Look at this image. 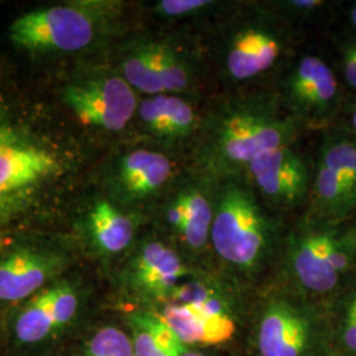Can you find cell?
Listing matches in <instances>:
<instances>
[{"instance_id": "cell-1", "label": "cell", "mask_w": 356, "mask_h": 356, "mask_svg": "<svg viewBox=\"0 0 356 356\" xmlns=\"http://www.w3.org/2000/svg\"><path fill=\"white\" fill-rule=\"evenodd\" d=\"M302 128L276 90L222 98L204 110L189 170L214 182L243 176L261 153L294 144Z\"/></svg>"}, {"instance_id": "cell-2", "label": "cell", "mask_w": 356, "mask_h": 356, "mask_svg": "<svg viewBox=\"0 0 356 356\" xmlns=\"http://www.w3.org/2000/svg\"><path fill=\"white\" fill-rule=\"evenodd\" d=\"M281 229L247 175L216 182L210 251L226 277L252 282L282 245Z\"/></svg>"}, {"instance_id": "cell-3", "label": "cell", "mask_w": 356, "mask_h": 356, "mask_svg": "<svg viewBox=\"0 0 356 356\" xmlns=\"http://www.w3.org/2000/svg\"><path fill=\"white\" fill-rule=\"evenodd\" d=\"M216 64L232 85H245L275 70L292 51L294 23L270 3H236L219 19Z\"/></svg>"}, {"instance_id": "cell-4", "label": "cell", "mask_w": 356, "mask_h": 356, "mask_svg": "<svg viewBox=\"0 0 356 356\" xmlns=\"http://www.w3.org/2000/svg\"><path fill=\"white\" fill-rule=\"evenodd\" d=\"M153 309L189 348L229 343L238 331L239 304L234 281L206 269H195L165 304Z\"/></svg>"}, {"instance_id": "cell-5", "label": "cell", "mask_w": 356, "mask_h": 356, "mask_svg": "<svg viewBox=\"0 0 356 356\" xmlns=\"http://www.w3.org/2000/svg\"><path fill=\"white\" fill-rule=\"evenodd\" d=\"M329 222L307 216L282 241L286 284L305 296L332 292L355 259V234Z\"/></svg>"}, {"instance_id": "cell-6", "label": "cell", "mask_w": 356, "mask_h": 356, "mask_svg": "<svg viewBox=\"0 0 356 356\" xmlns=\"http://www.w3.org/2000/svg\"><path fill=\"white\" fill-rule=\"evenodd\" d=\"M58 175H63L58 152L0 111V227L22 216Z\"/></svg>"}, {"instance_id": "cell-7", "label": "cell", "mask_w": 356, "mask_h": 356, "mask_svg": "<svg viewBox=\"0 0 356 356\" xmlns=\"http://www.w3.org/2000/svg\"><path fill=\"white\" fill-rule=\"evenodd\" d=\"M250 334L252 356L318 355V318L305 294L289 284L260 300Z\"/></svg>"}, {"instance_id": "cell-8", "label": "cell", "mask_w": 356, "mask_h": 356, "mask_svg": "<svg viewBox=\"0 0 356 356\" xmlns=\"http://www.w3.org/2000/svg\"><path fill=\"white\" fill-rule=\"evenodd\" d=\"M120 76L147 97L175 94L201 98L200 58L191 47L168 40L143 38L129 44L120 60Z\"/></svg>"}, {"instance_id": "cell-9", "label": "cell", "mask_w": 356, "mask_h": 356, "mask_svg": "<svg viewBox=\"0 0 356 356\" xmlns=\"http://www.w3.org/2000/svg\"><path fill=\"white\" fill-rule=\"evenodd\" d=\"M111 7L89 11L57 6L16 19L10 38L17 47L35 51H76L88 48L107 23Z\"/></svg>"}, {"instance_id": "cell-10", "label": "cell", "mask_w": 356, "mask_h": 356, "mask_svg": "<svg viewBox=\"0 0 356 356\" xmlns=\"http://www.w3.org/2000/svg\"><path fill=\"white\" fill-rule=\"evenodd\" d=\"M195 269L176 245L161 239H148L131 254L123 270V285L139 307L153 309L165 304Z\"/></svg>"}, {"instance_id": "cell-11", "label": "cell", "mask_w": 356, "mask_h": 356, "mask_svg": "<svg viewBox=\"0 0 356 356\" xmlns=\"http://www.w3.org/2000/svg\"><path fill=\"white\" fill-rule=\"evenodd\" d=\"M286 111L302 126H318L330 118L339 99L332 69L319 56L294 60L276 90Z\"/></svg>"}, {"instance_id": "cell-12", "label": "cell", "mask_w": 356, "mask_h": 356, "mask_svg": "<svg viewBox=\"0 0 356 356\" xmlns=\"http://www.w3.org/2000/svg\"><path fill=\"white\" fill-rule=\"evenodd\" d=\"M245 175L268 210L289 211L310 197L313 176L293 144L261 153Z\"/></svg>"}, {"instance_id": "cell-13", "label": "cell", "mask_w": 356, "mask_h": 356, "mask_svg": "<svg viewBox=\"0 0 356 356\" xmlns=\"http://www.w3.org/2000/svg\"><path fill=\"white\" fill-rule=\"evenodd\" d=\"M64 99L86 126L119 132L135 119L139 107L136 91L120 74H106L65 90Z\"/></svg>"}, {"instance_id": "cell-14", "label": "cell", "mask_w": 356, "mask_h": 356, "mask_svg": "<svg viewBox=\"0 0 356 356\" xmlns=\"http://www.w3.org/2000/svg\"><path fill=\"white\" fill-rule=\"evenodd\" d=\"M66 264L67 256L60 250L38 244L13 245L0 254V301L13 304L33 297Z\"/></svg>"}, {"instance_id": "cell-15", "label": "cell", "mask_w": 356, "mask_h": 356, "mask_svg": "<svg viewBox=\"0 0 356 356\" xmlns=\"http://www.w3.org/2000/svg\"><path fill=\"white\" fill-rule=\"evenodd\" d=\"M200 98L160 94L139 102L136 118L144 132L166 149L193 151L204 118Z\"/></svg>"}, {"instance_id": "cell-16", "label": "cell", "mask_w": 356, "mask_h": 356, "mask_svg": "<svg viewBox=\"0 0 356 356\" xmlns=\"http://www.w3.org/2000/svg\"><path fill=\"white\" fill-rule=\"evenodd\" d=\"M176 178L173 159L164 151L134 149L123 154L115 169L114 188L122 202L149 200L172 186Z\"/></svg>"}, {"instance_id": "cell-17", "label": "cell", "mask_w": 356, "mask_h": 356, "mask_svg": "<svg viewBox=\"0 0 356 356\" xmlns=\"http://www.w3.org/2000/svg\"><path fill=\"white\" fill-rule=\"evenodd\" d=\"M185 193V226L179 236L184 254L202 256L210 250V232L216 213V182L189 170L182 179Z\"/></svg>"}, {"instance_id": "cell-18", "label": "cell", "mask_w": 356, "mask_h": 356, "mask_svg": "<svg viewBox=\"0 0 356 356\" xmlns=\"http://www.w3.org/2000/svg\"><path fill=\"white\" fill-rule=\"evenodd\" d=\"M88 227L94 248L106 257L124 252L136 234V223L132 216L110 200L95 202L90 211Z\"/></svg>"}, {"instance_id": "cell-19", "label": "cell", "mask_w": 356, "mask_h": 356, "mask_svg": "<svg viewBox=\"0 0 356 356\" xmlns=\"http://www.w3.org/2000/svg\"><path fill=\"white\" fill-rule=\"evenodd\" d=\"M126 323L135 356H181L189 348L154 309L138 307L128 312Z\"/></svg>"}, {"instance_id": "cell-20", "label": "cell", "mask_w": 356, "mask_h": 356, "mask_svg": "<svg viewBox=\"0 0 356 356\" xmlns=\"http://www.w3.org/2000/svg\"><path fill=\"white\" fill-rule=\"evenodd\" d=\"M53 296L54 285L47 286L20 309L13 322V337L19 346L36 347L63 332L53 312Z\"/></svg>"}, {"instance_id": "cell-21", "label": "cell", "mask_w": 356, "mask_h": 356, "mask_svg": "<svg viewBox=\"0 0 356 356\" xmlns=\"http://www.w3.org/2000/svg\"><path fill=\"white\" fill-rule=\"evenodd\" d=\"M235 4L216 0H161L154 4L153 11L168 22L195 26L207 23L214 16L223 17Z\"/></svg>"}, {"instance_id": "cell-22", "label": "cell", "mask_w": 356, "mask_h": 356, "mask_svg": "<svg viewBox=\"0 0 356 356\" xmlns=\"http://www.w3.org/2000/svg\"><path fill=\"white\" fill-rule=\"evenodd\" d=\"M76 356H135V353L127 330L104 325L90 332L79 344Z\"/></svg>"}, {"instance_id": "cell-23", "label": "cell", "mask_w": 356, "mask_h": 356, "mask_svg": "<svg viewBox=\"0 0 356 356\" xmlns=\"http://www.w3.org/2000/svg\"><path fill=\"white\" fill-rule=\"evenodd\" d=\"M319 159L339 170L356 198V141L346 136H327L319 149Z\"/></svg>"}, {"instance_id": "cell-24", "label": "cell", "mask_w": 356, "mask_h": 356, "mask_svg": "<svg viewBox=\"0 0 356 356\" xmlns=\"http://www.w3.org/2000/svg\"><path fill=\"white\" fill-rule=\"evenodd\" d=\"M185 216H186V207H185V193L182 188V181L178 185L177 189L173 193L172 198L166 204L164 210V219L168 229H170L173 238L179 241L182 229L185 226Z\"/></svg>"}, {"instance_id": "cell-25", "label": "cell", "mask_w": 356, "mask_h": 356, "mask_svg": "<svg viewBox=\"0 0 356 356\" xmlns=\"http://www.w3.org/2000/svg\"><path fill=\"white\" fill-rule=\"evenodd\" d=\"M339 332L346 350L356 355V291L346 302Z\"/></svg>"}, {"instance_id": "cell-26", "label": "cell", "mask_w": 356, "mask_h": 356, "mask_svg": "<svg viewBox=\"0 0 356 356\" xmlns=\"http://www.w3.org/2000/svg\"><path fill=\"white\" fill-rule=\"evenodd\" d=\"M343 73L347 83L356 90V41L348 42L343 49Z\"/></svg>"}, {"instance_id": "cell-27", "label": "cell", "mask_w": 356, "mask_h": 356, "mask_svg": "<svg viewBox=\"0 0 356 356\" xmlns=\"http://www.w3.org/2000/svg\"><path fill=\"white\" fill-rule=\"evenodd\" d=\"M181 356H214V354L206 351L204 348H188L186 353Z\"/></svg>"}, {"instance_id": "cell-28", "label": "cell", "mask_w": 356, "mask_h": 356, "mask_svg": "<svg viewBox=\"0 0 356 356\" xmlns=\"http://www.w3.org/2000/svg\"><path fill=\"white\" fill-rule=\"evenodd\" d=\"M351 123H353V127H354L356 134V106L354 111H353V116H351Z\"/></svg>"}, {"instance_id": "cell-29", "label": "cell", "mask_w": 356, "mask_h": 356, "mask_svg": "<svg viewBox=\"0 0 356 356\" xmlns=\"http://www.w3.org/2000/svg\"><path fill=\"white\" fill-rule=\"evenodd\" d=\"M351 20H353V24H354L356 28V4L354 6L353 11H351Z\"/></svg>"}]
</instances>
